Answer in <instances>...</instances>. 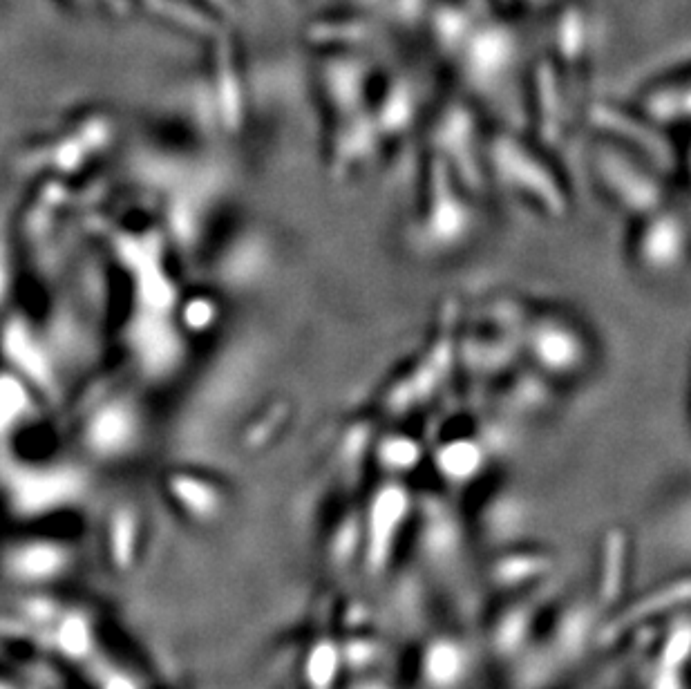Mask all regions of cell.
Returning <instances> with one entry per match:
<instances>
[{"label":"cell","mask_w":691,"mask_h":689,"mask_svg":"<svg viewBox=\"0 0 691 689\" xmlns=\"http://www.w3.org/2000/svg\"><path fill=\"white\" fill-rule=\"evenodd\" d=\"M484 162L488 186L499 188L524 209L560 222L571 215V191L548 159V150L517 128L486 130Z\"/></svg>","instance_id":"6da1fadb"},{"label":"cell","mask_w":691,"mask_h":689,"mask_svg":"<svg viewBox=\"0 0 691 689\" xmlns=\"http://www.w3.org/2000/svg\"><path fill=\"white\" fill-rule=\"evenodd\" d=\"M477 197L468 193L437 157L425 153L419 202L410 226V244L421 258H446L475 240Z\"/></svg>","instance_id":"7a4b0ae2"},{"label":"cell","mask_w":691,"mask_h":689,"mask_svg":"<svg viewBox=\"0 0 691 689\" xmlns=\"http://www.w3.org/2000/svg\"><path fill=\"white\" fill-rule=\"evenodd\" d=\"M522 363L555 388L580 383L598 363V347L580 318L553 305H526Z\"/></svg>","instance_id":"3957f363"},{"label":"cell","mask_w":691,"mask_h":689,"mask_svg":"<svg viewBox=\"0 0 691 689\" xmlns=\"http://www.w3.org/2000/svg\"><path fill=\"white\" fill-rule=\"evenodd\" d=\"M526 302L497 296L459 320V376L497 385L522 365V327Z\"/></svg>","instance_id":"277c9868"},{"label":"cell","mask_w":691,"mask_h":689,"mask_svg":"<svg viewBox=\"0 0 691 689\" xmlns=\"http://www.w3.org/2000/svg\"><path fill=\"white\" fill-rule=\"evenodd\" d=\"M459 320L461 305L448 302L439 311L432 332L399 372L385 383L381 403L387 412H410L443 396L459 376Z\"/></svg>","instance_id":"5b68a950"},{"label":"cell","mask_w":691,"mask_h":689,"mask_svg":"<svg viewBox=\"0 0 691 689\" xmlns=\"http://www.w3.org/2000/svg\"><path fill=\"white\" fill-rule=\"evenodd\" d=\"M591 184L615 211L636 220L669 204V179L631 150L595 137L586 155Z\"/></svg>","instance_id":"8992f818"},{"label":"cell","mask_w":691,"mask_h":689,"mask_svg":"<svg viewBox=\"0 0 691 689\" xmlns=\"http://www.w3.org/2000/svg\"><path fill=\"white\" fill-rule=\"evenodd\" d=\"M452 61L470 94L484 101L504 99L524 74L522 34L506 16L481 18Z\"/></svg>","instance_id":"52a82bcc"},{"label":"cell","mask_w":691,"mask_h":689,"mask_svg":"<svg viewBox=\"0 0 691 689\" xmlns=\"http://www.w3.org/2000/svg\"><path fill=\"white\" fill-rule=\"evenodd\" d=\"M425 153L437 157L454 179L477 197L486 193V128L468 99H448L425 124Z\"/></svg>","instance_id":"ba28073f"},{"label":"cell","mask_w":691,"mask_h":689,"mask_svg":"<svg viewBox=\"0 0 691 689\" xmlns=\"http://www.w3.org/2000/svg\"><path fill=\"white\" fill-rule=\"evenodd\" d=\"M627 258L640 276L649 280L674 278L689 258V222L685 211L665 204L631 220Z\"/></svg>","instance_id":"9c48e42d"},{"label":"cell","mask_w":691,"mask_h":689,"mask_svg":"<svg viewBox=\"0 0 691 689\" xmlns=\"http://www.w3.org/2000/svg\"><path fill=\"white\" fill-rule=\"evenodd\" d=\"M573 83L548 59L537 54L528 63L522 83V112L530 139L542 148H557L569 135L573 119Z\"/></svg>","instance_id":"30bf717a"},{"label":"cell","mask_w":691,"mask_h":689,"mask_svg":"<svg viewBox=\"0 0 691 689\" xmlns=\"http://www.w3.org/2000/svg\"><path fill=\"white\" fill-rule=\"evenodd\" d=\"M586 121L595 130V137L609 139L613 144L631 150L665 175L669 182L678 171H685V159L678 155V144L671 132H665L642 119L631 106L598 101L586 110Z\"/></svg>","instance_id":"8fae6325"},{"label":"cell","mask_w":691,"mask_h":689,"mask_svg":"<svg viewBox=\"0 0 691 689\" xmlns=\"http://www.w3.org/2000/svg\"><path fill=\"white\" fill-rule=\"evenodd\" d=\"M314 86L327 124L363 115L369 110L376 77L367 52L327 50L318 52Z\"/></svg>","instance_id":"7c38bea8"},{"label":"cell","mask_w":691,"mask_h":689,"mask_svg":"<svg viewBox=\"0 0 691 689\" xmlns=\"http://www.w3.org/2000/svg\"><path fill=\"white\" fill-rule=\"evenodd\" d=\"M369 112L383 141V148L399 146L421 124L423 97L421 88L407 72L392 74L381 86H374Z\"/></svg>","instance_id":"4fadbf2b"},{"label":"cell","mask_w":691,"mask_h":689,"mask_svg":"<svg viewBox=\"0 0 691 689\" xmlns=\"http://www.w3.org/2000/svg\"><path fill=\"white\" fill-rule=\"evenodd\" d=\"M385 153L383 141L372 121V112L327 124L325 164L331 177L349 179L367 171Z\"/></svg>","instance_id":"5bb4252c"},{"label":"cell","mask_w":691,"mask_h":689,"mask_svg":"<svg viewBox=\"0 0 691 689\" xmlns=\"http://www.w3.org/2000/svg\"><path fill=\"white\" fill-rule=\"evenodd\" d=\"M591 47L593 32L591 16L586 12V7L569 3L557 9L551 21H548V43L544 52L564 72V77L573 83V88L586 77Z\"/></svg>","instance_id":"9a60e30c"},{"label":"cell","mask_w":691,"mask_h":689,"mask_svg":"<svg viewBox=\"0 0 691 689\" xmlns=\"http://www.w3.org/2000/svg\"><path fill=\"white\" fill-rule=\"evenodd\" d=\"M633 110L660 130H685L691 115V88L687 72L669 74L665 79L651 81L638 92Z\"/></svg>","instance_id":"2e32d148"},{"label":"cell","mask_w":691,"mask_h":689,"mask_svg":"<svg viewBox=\"0 0 691 689\" xmlns=\"http://www.w3.org/2000/svg\"><path fill=\"white\" fill-rule=\"evenodd\" d=\"M439 468L448 477L466 479L475 475L484 461V450L477 441L472 439H452L446 446H441L437 452Z\"/></svg>","instance_id":"e0dca14e"},{"label":"cell","mask_w":691,"mask_h":689,"mask_svg":"<svg viewBox=\"0 0 691 689\" xmlns=\"http://www.w3.org/2000/svg\"><path fill=\"white\" fill-rule=\"evenodd\" d=\"M407 511V497L399 486H387L376 495L372 506V537L383 544L403 519Z\"/></svg>","instance_id":"ac0fdd59"},{"label":"cell","mask_w":691,"mask_h":689,"mask_svg":"<svg viewBox=\"0 0 691 689\" xmlns=\"http://www.w3.org/2000/svg\"><path fill=\"white\" fill-rule=\"evenodd\" d=\"M378 457H381L387 468L407 470L419 461L421 448L419 443L405 437V434H390V437L383 439L381 446H378Z\"/></svg>","instance_id":"d6986e66"},{"label":"cell","mask_w":691,"mask_h":689,"mask_svg":"<svg viewBox=\"0 0 691 689\" xmlns=\"http://www.w3.org/2000/svg\"><path fill=\"white\" fill-rule=\"evenodd\" d=\"M428 672L439 685L452 683L461 672V656L452 645H437L428 656Z\"/></svg>","instance_id":"ffe728a7"},{"label":"cell","mask_w":691,"mask_h":689,"mask_svg":"<svg viewBox=\"0 0 691 689\" xmlns=\"http://www.w3.org/2000/svg\"><path fill=\"white\" fill-rule=\"evenodd\" d=\"M309 674L316 685H325L336 674V651L329 645L318 647L309 660Z\"/></svg>","instance_id":"44dd1931"},{"label":"cell","mask_w":691,"mask_h":689,"mask_svg":"<svg viewBox=\"0 0 691 689\" xmlns=\"http://www.w3.org/2000/svg\"><path fill=\"white\" fill-rule=\"evenodd\" d=\"M687 643H689V640H687V631H683V634H680V636L674 640V643H671V647H669V654H667L669 660L674 658V663H676V660H678L680 656H685Z\"/></svg>","instance_id":"7402d4cb"},{"label":"cell","mask_w":691,"mask_h":689,"mask_svg":"<svg viewBox=\"0 0 691 689\" xmlns=\"http://www.w3.org/2000/svg\"><path fill=\"white\" fill-rule=\"evenodd\" d=\"M658 689H676V681H671V678H665V681L660 683Z\"/></svg>","instance_id":"603a6c76"}]
</instances>
